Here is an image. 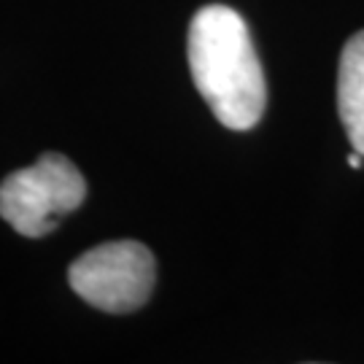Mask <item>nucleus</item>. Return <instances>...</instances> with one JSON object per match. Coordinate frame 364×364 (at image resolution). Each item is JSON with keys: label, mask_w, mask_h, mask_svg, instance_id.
I'll use <instances>...</instances> for the list:
<instances>
[{"label": "nucleus", "mask_w": 364, "mask_h": 364, "mask_svg": "<svg viewBox=\"0 0 364 364\" xmlns=\"http://www.w3.org/2000/svg\"><path fill=\"white\" fill-rule=\"evenodd\" d=\"M338 111L353 151L364 154V30H359L340 54Z\"/></svg>", "instance_id": "20e7f679"}, {"label": "nucleus", "mask_w": 364, "mask_h": 364, "mask_svg": "<svg viewBox=\"0 0 364 364\" xmlns=\"http://www.w3.org/2000/svg\"><path fill=\"white\" fill-rule=\"evenodd\" d=\"M362 156H364V154H359V151H353V154L348 156V165H351L353 170H359V168H362Z\"/></svg>", "instance_id": "39448f33"}, {"label": "nucleus", "mask_w": 364, "mask_h": 364, "mask_svg": "<svg viewBox=\"0 0 364 364\" xmlns=\"http://www.w3.org/2000/svg\"><path fill=\"white\" fill-rule=\"evenodd\" d=\"M87 197V181L63 154H43L0 183V216L25 237H43Z\"/></svg>", "instance_id": "f03ea898"}, {"label": "nucleus", "mask_w": 364, "mask_h": 364, "mask_svg": "<svg viewBox=\"0 0 364 364\" xmlns=\"http://www.w3.org/2000/svg\"><path fill=\"white\" fill-rule=\"evenodd\" d=\"M156 281L154 254L138 240H111L81 254L68 284L84 302L105 313H132L144 308Z\"/></svg>", "instance_id": "7ed1b4c3"}, {"label": "nucleus", "mask_w": 364, "mask_h": 364, "mask_svg": "<svg viewBox=\"0 0 364 364\" xmlns=\"http://www.w3.org/2000/svg\"><path fill=\"white\" fill-rule=\"evenodd\" d=\"M189 68L213 117L230 130H251L264 114L267 87L243 16L230 6H203L189 25Z\"/></svg>", "instance_id": "f257e3e1"}]
</instances>
